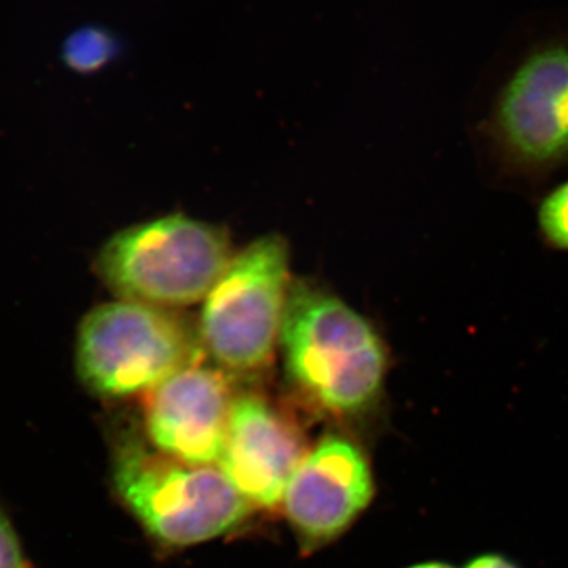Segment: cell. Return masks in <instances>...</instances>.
<instances>
[{
  "instance_id": "cell-1",
  "label": "cell",
  "mask_w": 568,
  "mask_h": 568,
  "mask_svg": "<svg viewBox=\"0 0 568 568\" xmlns=\"http://www.w3.org/2000/svg\"><path fill=\"white\" fill-rule=\"evenodd\" d=\"M485 174L537 192L568 170V37L530 44L496 85L473 126Z\"/></svg>"
},
{
  "instance_id": "cell-2",
  "label": "cell",
  "mask_w": 568,
  "mask_h": 568,
  "mask_svg": "<svg viewBox=\"0 0 568 568\" xmlns=\"http://www.w3.org/2000/svg\"><path fill=\"white\" fill-rule=\"evenodd\" d=\"M280 346L291 383L325 413L353 416L383 392V338L353 306L316 284H291Z\"/></svg>"
},
{
  "instance_id": "cell-3",
  "label": "cell",
  "mask_w": 568,
  "mask_h": 568,
  "mask_svg": "<svg viewBox=\"0 0 568 568\" xmlns=\"http://www.w3.org/2000/svg\"><path fill=\"white\" fill-rule=\"evenodd\" d=\"M233 256L222 227L173 213L112 235L97 271L119 301L178 312L204 301Z\"/></svg>"
},
{
  "instance_id": "cell-4",
  "label": "cell",
  "mask_w": 568,
  "mask_h": 568,
  "mask_svg": "<svg viewBox=\"0 0 568 568\" xmlns=\"http://www.w3.org/2000/svg\"><path fill=\"white\" fill-rule=\"evenodd\" d=\"M203 355L197 325L175 310L118 298L92 308L78 327V376L104 398L149 395Z\"/></svg>"
},
{
  "instance_id": "cell-5",
  "label": "cell",
  "mask_w": 568,
  "mask_h": 568,
  "mask_svg": "<svg viewBox=\"0 0 568 568\" xmlns=\"http://www.w3.org/2000/svg\"><path fill=\"white\" fill-rule=\"evenodd\" d=\"M290 246L267 234L231 257L204 298L201 346L224 373L263 369L280 345L290 295Z\"/></svg>"
},
{
  "instance_id": "cell-6",
  "label": "cell",
  "mask_w": 568,
  "mask_h": 568,
  "mask_svg": "<svg viewBox=\"0 0 568 568\" xmlns=\"http://www.w3.org/2000/svg\"><path fill=\"white\" fill-rule=\"evenodd\" d=\"M114 485L142 528L174 547L224 536L250 514L219 467L185 465L136 443L119 452Z\"/></svg>"
},
{
  "instance_id": "cell-7",
  "label": "cell",
  "mask_w": 568,
  "mask_h": 568,
  "mask_svg": "<svg viewBox=\"0 0 568 568\" xmlns=\"http://www.w3.org/2000/svg\"><path fill=\"white\" fill-rule=\"evenodd\" d=\"M234 398L223 369L201 362L186 366L148 395L149 439L185 465H219Z\"/></svg>"
},
{
  "instance_id": "cell-8",
  "label": "cell",
  "mask_w": 568,
  "mask_h": 568,
  "mask_svg": "<svg viewBox=\"0 0 568 568\" xmlns=\"http://www.w3.org/2000/svg\"><path fill=\"white\" fill-rule=\"evenodd\" d=\"M375 493L372 469L361 448L327 436L305 455L282 506L295 530L306 540H331L368 506Z\"/></svg>"
},
{
  "instance_id": "cell-9",
  "label": "cell",
  "mask_w": 568,
  "mask_h": 568,
  "mask_svg": "<svg viewBox=\"0 0 568 568\" xmlns=\"http://www.w3.org/2000/svg\"><path fill=\"white\" fill-rule=\"evenodd\" d=\"M304 458L301 436L274 407L261 396H235L219 469L250 506H280Z\"/></svg>"
},
{
  "instance_id": "cell-10",
  "label": "cell",
  "mask_w": 568,
  "mask_h": 568,
  "mask_svg": "<svg viewBox=\"0 0 568 568\" xmlns=\"http://www.w3.org/2000/svg\"><path fill=\"white\" fill-rule=\"evenodd\" d=\"M536 220L544 244L556 252L568 253V179L541 196Z\"/></svg>"
},
{
  "instance_id": "cell-11",
  "label": "cell",
  "mask_w": 568,
  "mask_h": 568,
  "mask_svg": "<svg viewBox=\"0 0 568 568\" xmlns=\"http://www.w3.org/2000/svg\"><path fill=\"white\" fill-rule=\"evenodd\" d=\"M119 41L111 32L88 28L74 33L67 44V61L80 71H97L118 55Z\"/></svg>"
},
{
  "instance_id": "cell-12",
  "label": "cell",
  "mask_w": 568,
  "mask_h": 568,
  "mask_svg": "<svg viewBox=\"0 0 568 568\" xmlns=\"http://www.w3.org/2000/svg\"><path fill=\"white\" fill-rule=\"evenodd\" d=\"M0 568H28L13 526L0 510Z\"/></svg>"
},
{
  "instance_id": "cell-13",
  "label": "cell",
  "mask_w": 568,
  "mask_h": 568,
  "mask_svg": "<svg viewBox=\"0 0 568 568\" xmlns=\"http://www.w3.org/2000/svg\"><path fill=\"white\" fill-rule=\"evenodd\" d=\"M465 568H518L510 560L503 558V556L487 555L480 558L470 560Z\"/></svg>"
},
{
  "instance_id": "cell-14",
  "label": "cell",
  "mask_w": 568,
  "mask_h": 568,
  "mask_svg": "<svg viewBox=\"0 0 568 568\" xmlns=\"http://www.w3.org/2000/svg\"><path fill=\"white\" fill-rule=\"evenodd\" d=\"M410 568H454V567L447 566V564H443V562H426V564H418V566H414Z\"/></svg>"
}]
</instances>
